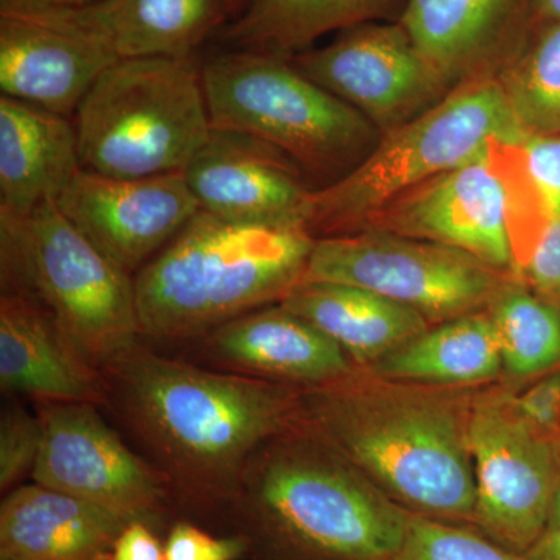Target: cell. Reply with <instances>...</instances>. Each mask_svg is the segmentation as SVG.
<instances>
[{
  "label": "cell",
  "instance_id": "cell-17",
  "mask_svg": "<svg viewBox=\"0 0 560 560\" xmlns=\"http://www.w3.org/2000/svg\"><path fill=\"white\" fill-rule=\"evenodd\" d=\"M213 370L308 390L346 381L357 366L334 340L282 305H267L198 338Z\"/></svg>",
  "mask_w": 560,
  "mask_h": 560
},
{
  "label": "cell",
  "instance_id": "cell-3",
  "mask_svg": "<svg viewBox=\"0 0 560 560\" xmlns=\"http://www.w3.org/2000/svg\"><path fill=\"white\" fill-rule=\"evenodd\" d=\"M231 508L259 560H394L410 518L302 420L254 453Z\"/></svg>",
  "mask_w": 560,
  "mask_h": 560
},
{
  "label": "cell",
  "instance_id": "cell-4",
  "mask_svg": "<svg viewBox=\"0 0 560 560\" xmlns=\"http://www.w3.org/2000/svg\"><path fill=\"white\" fill-rule=\"evenodd\" d=\"M315 237L304 228L221 219L200 210L135 276L142 340L194 341L301 282Z\"/></svg>",
  "mask_w": 560,
  "mask_h": 560
},
{
  "label": "cell",
  "instance_id": "cell-31",
  "mask_svg": "<svg viewBox=\"0 0 560 560\" xmlns=\"http://www.w3.org/2000/svg\"><path fill=\"white\" fill-rule=\"evenodd\" d=\"M165 560H237L248 551L243 536L213 537L189 522H176L164 544Z\"/></svg>",
  "mask_w": 560,
  "mask_h": 560
},
{
  "label": "cell",
  "instance_id": "cell-5",
  "mask_svg": "<svg viewBox=\"0 0 560 560\" xmlns=\"http://www.w3.org/2000/svg\"><path fill=\"white\" fill-rule=\"evenodd\" d=\"M526 138L495 73L464 81L425 113L382 135L348 175L316 189L308 232L319 238L360 231L423 184Z\"/></svg>",
  "mask_w": 560,
  "mask_h": 560
},
{
  "label": "cell",
  "instance_id": "cell-12",
  "mask_svg": "<svg viewBox=\"0 0 560 560\" xmlns=\"http://www.w3.org/2000/svg\"><path fill=\"white\" fill-rule=\"evenodd\" d=\"M291 58L382 135L425 113L453 90L399 21L353 25L327 46Z\"/></svg>",
  "mask_w": 560,
  "mask_h": 560
},
{
  "label": "cell",
  "instance_id": "cell-34",
  "mask_svg": "<svg viewBox=\"0 0 560 560\" xmlns=\"http://www.w3.org/2000/svg\"><path fill=\"white\" fill-rule=\"evenodd\" d=\"M110 560H165L164 545L145 522H130L114 541Z\"/></svg>",
  "mask_w": 560,
  "mask_h": 560
},
{
  "label": "cell",
  "instance_id": "cell-25",
  "mask_svg": "<svg viewBox=\"0 0 560 560\" xmlns=\"http://www.w3.org/2000/svg\"><path fill=\"white\" fill-rule=\"evenodd\" d=\"M405 0H253L224 38L241 50L291 58L319 38L388 18Z\"/></svg>",
  "mask_w": 560,
  "mask_h": 560
},
{
  "label": "cell",
  "instance_id": "cell-9",
  "mask_svg": "<svg viewBox=\"0 0 560 560\" xmlns=\"http://www.w3.org/2000/svg\"><path fill=\"white\" fill-rule=\"evenodd\" d=\"M463 250L390 232L363 230L315 238L301 282L360 287L427 319L480 312L506 285Z\"/></svg>",
  "mask_w": 560,
  "mask_h": 560
},
{
  "label": "cell",
  "instance_id": "cell-22",
  "mask_svg": "<svg viewBox=\"0 0 560 560\" xmlns=\"http://www.w3.org/2000/svg\"><path fill=\"white\" fill-rule=\"evenodd\" d=\"M80 171L79 138L68 117L2 95L0 210L57 202Z\"/></svg>",
  "mask_w": 560,
  "mask_h": 560
},
{
  "label": "cell",
  "instance_id": "cell-27",
  "mask_svg": "<svg viewBox=\"0 0 560 560\" xmlns=\"http://www.w3.org/2000/svg\"><path fill=\"white\" fill-rule=\"evenodd\" d=\"M495 75L526 136H560V21L530 25Z\"/></svg>",
  "mask_w": 560,
  "mask_h": 560
},
{
  "label": "cell",
  "instance_id": "cell-23",
  "mask_svg": "<svg viewBox=\"0 0 560 560\" xmlns=\"http://www.w3.org/2000/svg\"><path fill=\"white\" fill-rule=\"evenodd\" d=\"M279 304L337 342L355 366L368 370L429 329V319L412 308L346 283L300 282Z\"/></svg>",
  "mask_w": 560,
  "mask_h": 560
},
{
  "label": "cell",
  "instance_id": "cell-6",
  "mask_svg": "<svg viewBox=\"0 0 560 560\" xmlns=\"http://www.w3.org/2000/svg\"><path fill=\"white\" fill-rule=\"evenodd\" d=\"M2 291L40 305L98 368L142 340L135 278L58 208L0 210Z\"/></svg>",
  "mask_w": 560,
  "mask_h": 560
},
{
  "label": "cell",
  "instance_id": "cell-39",
  "mask_svg": "<svg viewBox=\"0 0 560 560\" xmlns=\"http://www.w3.org/2000/svg\"><path fill=\"white\" fill-rule=\"evenodd\" d=\"M243 2L245 0H224L228 11H232V13H238L242 10Z\"/></svg>",
  "mask_w": 560,
  "mask_h": 560
},
{
  "label": "cell",
  "instance_id": "cell-16",
  "mask_svg": "<svg viewBox=\"0 0 560 560\" xmlns=\"http://www.w3.org/2000/svg\"><path fill=\"white\" fill-rule=\"evenodd\" d=\"M114 62L57 7L0 5L2 95L69 117Z\"/></svg>",
  "mask_w": 560,
  "mask_h": 560
},
{
  "label": "cell",
  "instance_id": "cell-1",
  "mask_svg": "<svg viewBox=\"0 0 560 560\" xmlns=\"http://www.w3.org/2000/svg\"><path fill=\"white\" fill-rule=\"evenodd\" d=\"M102 372L105 408L190 508H231L254 453L302 420L301 389L171 359L142 340Z\"/></svg>",
  "mask_w": 560,
  "mask_h": 560
},
{
  "label": "cell",
  "instance_id": "cell-29",
  "mask_svg": "<svg viewBox=\"0 0 560 560\" xmlns=\"http://www.w3.org/2000/svg\"><path fill=\"white\" fill-rule=\"evenodd\" d=\"M43 447L38 411L11 401L0 415V490L9 493L31 478Z\"/></svg>",
  "mask_w": 560,
  "mask_h": 560
},
{
  "label": "cell",
  "instance_id": "cell-35",
  "mask_svg": "<svg viewBox=\"0 0 560 560\" xmlns=\"http://www.w3.org/2000/svg\"><path fill=\"white\" fill-rule=\"evenodd\" d=\"M523 560H560V523L545 529L539 539L523 552Z\"/></svg>",
  "mask_w": 560,
  "mask_h": 560
},
{
  "label": "cell",
  "instance_id": "cell-21",
  "mask_svg": "<svg viewBox=\"0 0 560 560\" xmlns=\"http://www.w3.org/2000/svg\"><path fill=\"white\" fill-rule=\"evenodd\" d=\"M57 9L117 61L194 57L228 11L224 0H95Z\"/></svg>",
  "mask_w": 560,
  "mask_h": 560
},
{
  "label": "cell",
  "instance_id": "cell-10",
  "mask_svg": "<svg viewBox=\"0 0 560 560\" xmlns=\"http://www.w3.org/2000/svg\"><path fill=\"white\" fill-rule=\"evenodd\" d=\"M467 440L477 510L489 539L523 555L550 526L558 481V441L512 407L510 396L475 401Z\"/></svg>",
  "mask_w": 560,
  "mask_h": 560
},
{
  "label": "cell",
  "instance_id": "cell-15",
  "mask_svg": "<svg viewBox=\"0 0 560 560\" xmlns=\"http://www.w3.org/2000/svg\"><path fill=\"white\" fill-rule=\"evenodd\" d=\"M282 151L242 132L212 130L184 171L202 210L221 219L308 231L316 189Z\"/></svg>",
  "mask_w": 560,
  "mask_h": 560
},
{
  "label": "cell",
  "instance_id": "cell-32",
  "mask_svg": "<svg viewBox=\"0 0 560 560\" xmlns=\"http://www.w3.org/2000/svg\"><path fill=\"white\" fill-rule=\"evenodd\" d=\"M528 285L560 308V221L541 228L523 260Z\"/></svg>",
  "mask_w": 560,
  "mask_h": 560
},
{
  "label": "cell",
  "instance_id": "cell-37",
  "mask_svg": "<svg viewBox=\"0 0 560 560\" xmlns=\"http://www.w3.org/2000/svg\"><path fill=\"white\" fill-rule=\"evenodd\" d=\"M95 0H0V5L13 7H27V9H35V7H84Z\"/></svg>",
  "mask_w": 560,
  "mask_h": 560
},
{
  "label": "cell",
  "instance_id": "cell-20",
  "mask_svg": "<svg viewBox=\"0 0 560 560\" xmlns=\"http://www.w3.org/2000/svg\"><path fill=\"white\" fill-rule=\"evenodd\" d=\"M130 521L32 481L0 504V560H110Z\"/></svg>",
  "mask_w": 560,
  "mask_h": 560
},
{
  "label": "cell",
  "instance_id": "cell-36",
  "mask_svg": "<svg viewBox=\"0 0 560 560\" xmlns=\"http://www.w3.org/2000/svg\"><path fill=\"white\" fill-rule=\"evenodd\" d=\"M560 21V0H530V25Z\"/></svg>",
  "mask_w": 560,
  "mask_h": 560
},
{
  "label": "cell",
  "instance_id": "cell-11",
  "mask_svg": "<svg viewBox=\"0 0 560 560\" xmlns=\"http://www.w3.org/2000/svg\"><path fill=\"white\" fill-rule=\"evenodd\" d=\"M97 405L36 404L43 447L32 481L130 522H160L173 500L160 471L132 451Z\"/></svg>",
  "mask_w": 560,
  "mask_h": 560
},
{
  "label": "cell",
  "instance_id": "cell-30",
  "mask_svg": "<svg viewBox=\"0 0 560 560\" xmlns=\"http://www.w3.org/2000/svg\"><path fill=\"white\" fill-rule=\"evenodd\" d=\"M517 150L541 221H560V136H528Z\"/></svg>",
  "mask_w": 560,
  "mask_h": 560
},
{
  "label": "cell",
  "instance_id": "cell-19",
  "mask_svg": "<svg viewBox=\"0 0 560 560\" xmlns=\"http://www.w3.org/2000/svg\"><path fill=\"white\" fill-rule=\"evenodd\" d=\"M0 388L35 405H106L103 372L40 305L7 291L0 296Z\"/></svg>",
  "mask_w": 560,
  "mask_h": 560
},
{
  "label": "cell",
  "instance_id": "cell-28",
  "mask_svg": "<svg viewBox=\"0 0 560 560\" xmlns=\"http://www.w3.org/2000/svg\"><path fill=\"white\" fill-rule=\"evenodd\" d=\"M394 560H523L492 539L441 518L411 514Z\"/></svg>",
  "mask_w": 560,
  "mask_h": 560
},
{
  "label": "cell",
  "instance_id": "cell-33",
  "mask_svg": "<svg viewBox=\"0 0 560 560\" xmlns=\"http://www.w3.org/2000/svg\"><path fill=\"white\" fill-rule=\"evenodd\" d=\"M510 399L526 422L552 438H560V368L534 378Z\"/></svg>",
  "mask_w": 560,
  "mask_h": 560
},
{
  "label": "cell",
  "instance_id": "cell-14",
  "mask_svg": "<svg viewBox=\"0 0 560 560\" xmlns=\"http://www.w3.org/2000/svg\"><path fill=\"white\" fill-rule=\"evenodd\" d=\"M57 205L132 278L201 210L184 172L114 178L81 168Z\"/></svg>",
  "mask_w": 560,
  "mask_h": 560
},
{
  "label": "cell",
  "instance_id": "cell-13",
  "mask_svg": "<svg viewBox=\"0 0 560 560\" xmlns=\"http://www.w3.org/2000/svg\"><path fill=\"white\" fill-rule=\"evenodd\" d=\"M495 151L405 195L363 230L390 232L463 250L506 272L517 265L512 197Z\"/></svg>",
  "mask_w": 560,
  "mask_h": 560
},
{
  "label": "cell",
  "instance_id": "cell-8",
  "mask_svg": "<svg viewBox=\"0 0 560 560\" xmlns=\"http://www.w3.org/2000/svg\"><path fill=\"white\" fill-rule=\"evenodd\" d=\"M201 73L213 130L259 139L305 173L340 179L382 138L363 114L278 55L232 51Z\"/></svg>",
  "mask_w": 560,
  "mask_h": 560
},
{
  "label": "cell",
  "instance_id": "cell-26",
  "mask_svg": "<svg viewBox=\"0 0 560 560\" xmlns=\"http://www.w3.org/2000/svg\"><path fill=\"white\" fill-rule=\"evenodd\" d=\"M503 371L534 381L560 368V308L525 283H506L489 304Z\"/></svg>",
  "mask_w": 560,
  "mask_h": 560
},
{
  "label": "cell",
  "instance_id": "cell-24",
  "mask_svg": "<svg viewBox=\"0 0 560 560\" xmlns=\"http://www.w3.org/2000/svg\"><path fill=\"white\" fill-rule=\"evenodd\" d=\"M385 381L427 386L480 385L503 371L489 312H474L427 329L370 368Z\"/></svg>",
  "mask_w": 560,
  "mask_h": 560
},
{
  "label": "cell",
  "instance_id": "cell-38",
  "mask_svg": "<svg viewBox=\"0 0 560 560\" xmlns=\"http://www.w3.org/2000/svg\"><path fill=\"white\" fill-rule=\"evenodd\" d=\"M560 523V438L558 441V481H556L555 500H552L550 526Z\"/></svg>",
  "mask_w": 560,
  "mask_h": 560
},
{
  "label": "cell",
  "instance_id": "cell-2",
  "mask_svg": "<svg viewBox=\"0 0 560 560\" xmlns=\"http://www.w3.org/2000/svg\"><path fill=\"white\" fill-rule=\"evenodd\" d=\"M302 423L411 514L474 521L469 410L429 386L350 375L302 390Z\"/></svg>",
  "mask_w": 560,
  "mask_h": 560
},
{
  "label": "cell",
  "instance_id": "cell-7",
  "mask_svg": "<svg viewBox=\"0 0 560 560\" xmlns=\"http://www.w3.org/2000/svg\"><path fill=\"white\" fill-rule=\"evenodd\" d=\"M73 125L81 168L114 178L184 172L213 130L194 57L114 62Z\"/></svg>",
  "mask_w": 560,
  "mask_h": 560
},
{
  "label": "cell",
  "instance_id": "cell-18",
  "mask_svg": "<svg viewBox=\"0 0 560 560\" xmlns=\"http://www.w3.org/2000/svg\"><path fill=\"white\" fill-rule=\"evenodd\" d=\"M397 21L453 88L495 73L530 28V0H405Z\"/></svg>",
  "mask_w": 560,
  "mask_h": 560
}]
</instances>
